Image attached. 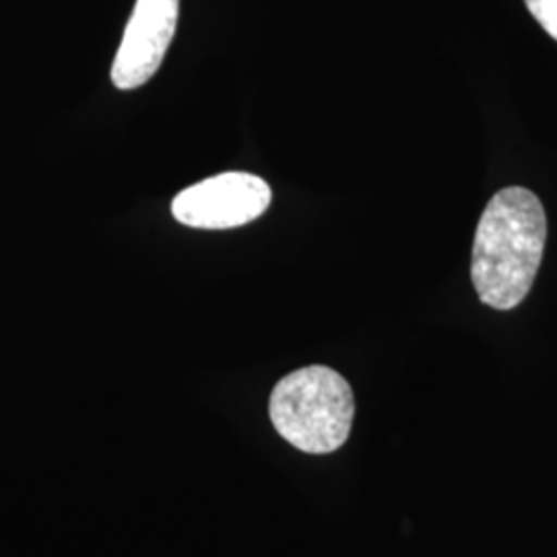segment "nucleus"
I'll return each instance as SVG.
<instances>
[{
    "label": "nucleus",
    "mask_w": 557,
    "mask_h": 557,
    "mask_svg": "<svg viewBox=\"0 0 557 557\" xmlns=\"http://www.w3.org/2000/svg\"><path fill=\"white\" fill-rule=\"evenodd\" d=\"M547 242V218L537 195L508 186L487 202L478 223L471 278L479 299L512 310L529 296Z\"/></svg>",
    "instance_id": "f257e3e1"
},
{
    "label": "nucleus",
    "mask_w": 557,
    "mask_h": 557,
    "mask_svg": "<svg viewBox=\"0 0 557 557\" xmlns=\"http://www.w3.org/2000/svg\"><path fill=\"white\" fill-rule=\"evenodd\" d=\"M269 413L278 436L292 446L308 455H329L349 438L356 400L338 372L308 366L278 380Z\"/></svg>",
    "instance_id": "f03ea898"
},
{
    "label": "nucleus",
    "mask_w": 557,
    "mask_h": 557,
    "mask_svg": "<svg viewBox=\"0 0 557 557\" xmlns=\"http://www.w3.org/2000/svg\"><path fill=\"white\" fill-rule=\"evenodd\" d=\"M271 199V186L259 176L225 172L180 190L172 215L195 230H232L259 220Z\"/></svg>",
    "instance_id": "7ed1b4c3"
},
{
    "label": "nucleus",
    "mask_w": 557,
    "mask_h": 557,
    "mask_svg": "<svg viewBox=\"0 0 557 557\" xmlns=\"http://www.w3.org/2000/svg\"><path fill=\"white\" fill-rule=\"evenodd\" d=\"M178 15L180 0L135 2L110 73L120 91L139 89L153 79L174 40Z\"/></svg>",
    "instance_id": "20e7f679"
},
{
    "label": "nucleus",
    "mask_w": 557,
    "mask_h": 557,
    "mask_svg": "<svg viewBox=\"0 0 557 557\" xmlns=\"http://www.w3.org/2000/svg\"><path fill=\"white\" fill-rule=\"evenodd\" d=\"M539 25L557 41V0H524Z\"/></svg>",
    "instance_id": "39448f33"
}]
</instances>
